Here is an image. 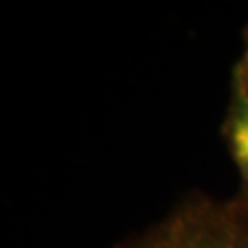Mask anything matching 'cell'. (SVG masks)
<instances>
[{"label":"cell","instance_id":"3957f363","mask_svg":"<svg viewBox=\"0 0 248 248\" xmlns=\"http://www.w3.org/2000/svg\"><path fill=\"white\" fill-rule=\"evenodd\" d=\"M243 59H245V62H247L248 66V30H247V52L243 53Z\"/></svg>","mask_w":248,"mask_h":248},{"label":"cell","instance_id":"6da1fadb","mask_svg":"<svg viewBox=\"0 0 248 248\" xmlns=\"http://www.w3.org/2000/svg\"><path fill=\"white\" fill-rule=\"evenodd\" d=\"M127 248H248V195L186 204Z\"/></svg>","mask_w":248,"mask_h":248},{"label":"cell","instance_id":"7a4b0ae2","mask_svg":"<svg viewBox=\"0 0 248 248\" xmlns=\"http://www.w3.org/2000/svg\"><path fill=\"white\" fill-rule=\"evenodd\" d=\"M224 131L232 158L239 169L248 195V66L243 57L232 76V99Z\"/></svg>","mask_w":248,"mask_h":248}]
</instances>
